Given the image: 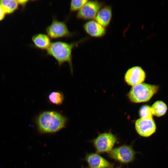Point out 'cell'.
<instances>
[{"label": "cell", "instance_id": "1", "mask_svg": "<svg viewBox=\"0 0 168 168\" xmlns=\"http://www.w3.org/2000/svg\"><path fill=\"white\" fill-rule=\"evenodd\" d=\"M67 118L57 112L47 111L41 113L38 117L36 123L39 131L44 133H53L65 127Z\"/></svg>", "mask_w": 168, "mask_h": 168}, {"label": "cell", "instance_id": "2", "mask_svg": "<svg viewBox=\"0 0 168 168\" xmlns=\"http://www.w3.org/2000/svg\"><path fill=\"white\" fill-rule=\"evenodd\" d=\"M83 40H82L71 43L61 41L53 42L46 50L47 54L53 57L59 67L65 63H68L71 72L72 74V51Z\"/></svg>", "mask_w": 168, "mask_h": 168}, {"label": "cell", "instance_id": "3", "mask_svg": "<svg viewBox=\"0 0 168 168\" xmlns=\"http://www.w3.org/2000/svg\"><path fill=\"white\" fill-rule=\"evenodd\" d=\"M158 89V86L142 83L133 86L127 97L133 103L145 102L149 100Z\"/></svg>", "mask_w": 168, "mask_h": 168}, {"label": "cell", "instance_id": "4", "mask_svg": "<svg viewBox=\"0 0 168 168\" xmlns=\"http://www.w3.org/2000/svg\"><path fill=\"white\" fill-rule=\"evenodd\" d=\"M45 31L52 39L69 37L73 35L65 22L58 21L55 18L53 19L51 23L46 27Z\"/></svg>", "mask_w": 168, "mask_h": 168}, {"label": "cell", "instance_id": "5", "mask_svg": "<svg viewBox=\"0 0 168 168\" xmlns=\"http://www.w3.org/2000/svg\"><path fill=\"white\" fill-rule=\"evenodd\" d=\"M116 136L110 132L99 134L93 141V144L98 153L110 152L117 141Z\"/></svg>", "mask_w": 168, "mask_h": 168}, {"label": "cell", "instance_id": "6", "mask_svg": "<svg viewBox=\"0 0 168 168\" xmlns=\"http://www.w3.org/2000/svg\"><path fill=\"white\" fill-rule=\"evenodd\" d=\"M136 152L132 147L124 145L113 149L109 152L111 158L122 163H128L134 159Z\"/></svg>", "mask_w": 168, "mask_h": 168}, {"label": "cell", "instance_id": "7", "mask_svg": "<svg viewBox=\"0 0 168 168\" xmlns=\"http://www.w3.org/2000/svg\"><path fill=\"white\" fill-rule=\"evenodd\" d=\"M102 2L97 1H88L77 12L76 17L79 19L92 20L103 7Z\"/></svg>", "mask_w": 168, "mask_h": 168}, {"label": "cell", "instance_id": "8", "mask_svg": "<svg viewBox=\"0 0 168 168\" xmlns=\"http://www.w3.org/2000/svg\"><path fill=\"white\" fill-rule=\"evenodd\" d=\"M137 133L144 137H148L154 134L156 129V124L153 118H140L135 123Z\"/></svg>", "mask_w": 168, "mask_h": 168}, {"label": "cell", "instance_id": "9", "mask_svg": "<svg viewBox=\"0 0 168 168\" xmlns=\"http://www.w3.org/2000/svg\"><path fill=\"white\" fill-rule=\"evenodd\" d=\"M146 73L143 69L139 66L129 68L124 76L125 82L129 85L134 86L142 83L145 81Z\"/></svg>", "mask_w": 168, "mask_h": 168}, {"label": "cell", "instance_id": "10", "mask_svg": "<svg viewBox=\"0 0 168 168\" xmlns=\"http://www.w3.org/2000/svg\"><path fill=\"white\" fill-rule=\"evenodd\" d=\"M85 160L91 168H113V165L97 153L87 154Z\"/></svg>", "mask_w": 168, "mask_h": 168}, {"label": "cell", "instance_id": "11", "mask_svg": "<svg viewBox=\"0 0 168 168\" xmlns=\"http://www.w3.org/2000/svg\"><path fill=\"white\" fill-rule=\"evenodd\" d=\"M83 28L87 34L93 37H102L106 32L105 28L95 20H90L86 22L83 25Z\"/></svg>", "mask_w": 168, "mask_h": 168}, {"label": "cell", "instance_id": "12", "mask_svg": "<svg viewBox=\"0 0 168 168\" xmlns=\"http://www.w3.org/2000/svg\"><path fill=\"white\" fill-rule=\"evenodd\" d=\"M112 16V9L109 5L102 7L99 10L94 18L95 20L105 27L108 26Z\"/></svg>", "mask_w": 168, "mask_h": 168}, {"label": "cell", "instance_id": "13", "mask_svg": "<svg viewBox=\"0 0 168 168\" xmlns=\"http://www.w3.org/2000/svg\"><path fill=\"white\" fill-rule=\"evenodd\" d=\"M32 40L35 46L42 50H47L51 43L49 36L43 33L35 35L33 36Z\"/></svg>", "mask_w": 168, "mask_h": 168}, {"label": "cell", "instance_id": "14", "mask_svg": "<svg viewBox=\"0 0 168 168\" xmlns=\"http://www.w3.org/2000/svg\"><path fill=\"white\" fill-rule=\"evenodd\" d=\"M153 115L157 117L162 116L166 112L167 107L166 104L161 100L155 102L151 107Z\"/></svg>", "mask_w": 168, "mask_h": 168}, {"label": "cell", "instance_id": "15", "mask_svg": "<svg viewBox=\"0 0 168 168\" xmlns=\"http://www.w3.org/2000/svg\"><path fill=\"white\" fill-rule=\"evenodd\" d=\"M18 4L17 0H0V5L6 13H10L14 12L17 9Z\"/></svg>", "mask_w": 168, "mask_h": 168}, {"label": "cell", "instance_id": "16", "mask_svg": "<svg viewBox=\"0 0 168 168\" xmlns=\"http://www.w3.org/2000/svg\"><path fill=\"white\" fill-rule=\"evenodd\" d=\"M48 99L50 102L52 104L60 105L63 102L64 96L61 92L53 91L49 94Z\"/></svg>", "mask_w": 168, "mask_h": 168}, {"label": "cell", "instance_id": "17", "mask_svg": "<svg viewBox=\"0 0 168 168\" xmlns=\"http://www.w3.org/2000/svg\"><path fill=\"white\" fill-rule=\"evenodd\" d=\"M139 114L141 118L144 119L153 118L151 107L147 105L142 106L139 111Z\"/></svg>", "mask_w": 168, "mask_h": 168}, {"label": "cell", "instance_id": "18", "mask_svg": "<svg viewBox=\"0 0 168 168\" xmlns=\"http://www.w3.org/2000/svg\"><path fill=\"white\" fill-rule=\"evenodd\" d=\"M87 1L88 0H71L70 5V12H78Z\"/></svg>", "mask_w": 168, "mask_h": 168}, {"label": "cell", "instance_id": "19", "mask_svg": "<svg viewBox=\"0 0 168 168\" xmlns=\"http://www.w3.org/2000/svg\"><path fill=\"white\" fill-rule=\"evenodd\" d=\"M6 14L3 9L0 5V21L3 19Z\"/></svg>", "mask_w": 168, "mask_h": 168}, {"label": "cell", "instance_id": "20", "mask_svg": "<svg viewBox=\"0 0 168 168\" xmlns=\"http://www.w3.org/2000/svg\"><path fill=\"white\" fill-rule=\"evenodd\" d=\"M18 4L25 5L29 1L28 0H17Z\"/></svg>", "mask_w": 168, "mask_h": 168}]
</instances>
